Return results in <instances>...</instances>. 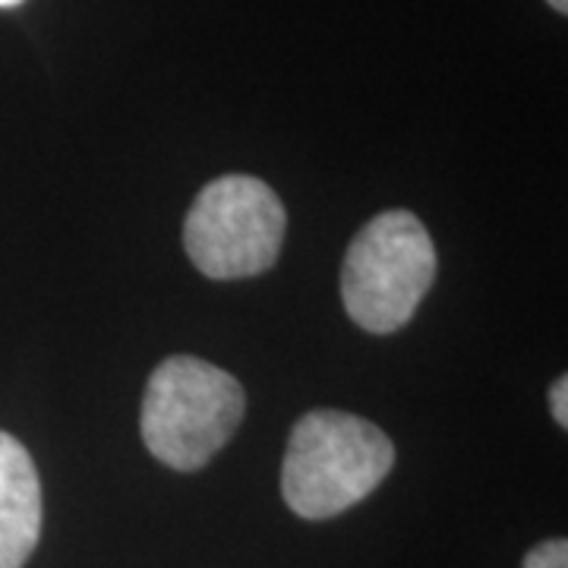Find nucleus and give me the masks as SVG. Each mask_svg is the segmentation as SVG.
<instances>
[{
  "mask_svg": "<svg viewBox=\"0 0 568 568\" xmlns=\"http://www.w3.org/2000/svg\"><path fill=\"white\" fill-rule=\"evenodd\" d=\"M395 465V446L379 426L345 410H310L287 439L284 503L306 521L335 518L364 503Z\"/></svg>",
  "mask_w": 568,
  "mask_h": 568,
  "instance_id": "nucleus-1",
  "label": "nucleus"
},
{
  "mask_svg": "<svg viewBox=\"0 0 568 568\" xmlns=\"http://www.w3.org/2000/svg\"><path fill=\"white\" fill-rule=\"evenodd\" d=\"M246 410L244 386L200 357H168L142 398V443L174 470H200L234 436Z\"/></svg>",
  "mask_w": 568,
  "mask_h": 568,
  "instance_id": "nucleus-2",
  "label": "nucleus"
},
{
  "mask_svg": "<svg viewBox=\"0 0 568 568\" xmlns=\"http://www.w3.org/2000/svg\"><path fill=\"white\" fill-rule=\"evenodd\" d=\"M436 278V246L417 215L392 209L364 224L351 241L342 268L347 316L388 335L410 323Z\"/></svg>",
  "mask_w": 568,
  "mask_h": 568,
  "instance_id": "nucleus-3",
  "label": "nucleus"
},
{
  "mask_svg": "<svg viewBox=\"0 0 568 568\" xmlns=\"http://www.w3.org/2000/svg\"><path fill=\"white\" fill-rule=\"evenodd\" d=\"M284 222V205L268 183L227 174L203 186L193 200L183 222V246L209 278H250L275 265Z\"/></svg>",
  "mask_w": 568,
  "mask_h": 568,
  "instance_id": "nucleus-4",
  "label": "nucleus"
},
{
  "mask_svg": "<svg viewBox=\"0 0 568 568\" xmlns=\"http://www.w3.org/2000/svg\"><path fill=\"white\" fill-rule=\"evenodd\" d=\"M41 537V480L20 439L0 433V568H22Z\"/></svg>",
  "mask_w": 568,
  "mask_h": 568,
  "instance_id": "nucleus-5",
  "label": "nucleus"
},
{
  "mask_svg": "<svg viewBox=\"0 0 568 568\" xmlns=\"http://www.w3.org/2000/svg\"><path fill=\"white\" fill-rule=\"evenodd\" d=\"M525 568H568V544L559 540H544L525 556Z\"/></svg>",
  "mask_w": 568,
  "mask_h": 568,
  "instance_id": "nucleus-6",
  "label": "nucleus"
},
{
  "mask_svg": "<svg viewBox=\"0 0 568 568\" xmlns=\"http://www.w3.org/2000/svg\"><path fill=\"white\" fill-rule=\"evenodd\" d=\"M549 410H552V417H556V424L566 429L568 426V379L566 376H559L552 388H549Z\"/></svg>",
  "mask_w": 568,
  "mask_h": 568,
  "instance_id": "nucleus-7",
  "label": "nucleus"
},
{
  "mask_svg": "<svg viewBox=\"0 0 568 568\" xmlns=\"http://www.w3.org/2000/svg\"><path fill=\"white\" fill-rule=\"evenodd\" d=\"M549 7H552V10H559V13H566L568 10V0H547Z\"/></svg>",
  "mask_w": 568,
  "mask_h": 568,
  "instance_id": "nucleus-8",
  "label": "nucleus"
},
{
  "mask_svg": "<svg viewBox=\"0 0 568 568\" xmlns=\"http://www.w3.org/2000/svg\"><path fill=\"white\" fill-rule=\"evenodd\" d=\"M22 0H0V7H20Z\"/></svg>",
  "mask_w": 568,
  "mask_h": 568,
  "instance_id": "nucleus-9",
  "label": "nucleus"
}]
</instances>
